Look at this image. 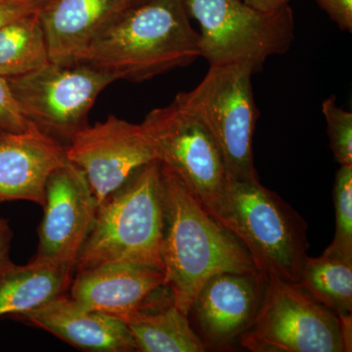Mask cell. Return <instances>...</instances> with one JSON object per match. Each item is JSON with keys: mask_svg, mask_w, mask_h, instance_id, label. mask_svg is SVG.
<instances>
[{"mask_svg": "<svg viewBox=\"0 0 352 352\" xmlns=\"http://www.w3.org/2000/svg\"><path fill=\"white\" fill-rule=\"evenodd\" d=\"M199 41L183 0H133L76 62L116 80L142 82L193 63L201 57Z\"/></svg>", "mask_w": 352, "mask_h": 352, "instance_id": "cell-1", "label": "cell"}, {"mask_svg": "<svg viewBox=\"0 0 352 352\" xmlns=\"http://www.w3.org/2000/svg\"><path fill=\"white\" fill-rule=\"evenodd\" d=\"M162 173L166 288L175 307L189 315L210 278L221 273L258 272L244 244L208 214L182 180L164 164Z\"/></svg>", "mask_w": 352, "mask_h": 352, "instance_id": "cell-2", "label": "cell"}, {"mask_svg": "<svg viewBox=\"0 0 352 352\" xmlns=\"http://www.w3.org/2000/svg\"><path fill=\"white\" fill-rule=\"evenodd\" d=\"M164 233L162 164L153 160L99 204L75 272L108 263L164 271Z\"/></svg>", "mask_w": 352, "mask_h": 352, "instance_id": "cell-3", "label": "cell"}, {"mask_svg": "<svg viewBox=\"0 0 352 352\" xmlns=\"http://www.w3.org/2000/svg\"><path fill=\"white\" fill-rule=\"evenodd\" d=\"M244 244L265 278L298 283L307 258V224L259 180H228L214 217Z\"/></svg>", "mask_w": 352, "mask_h": 352, "instance_id": "cell-4", "label": "cell"}, {"mask_svg": "<svg viewBox=\"0 0 352 352\" xmlns=\"http://www.w3.org/2000/svg\"><path fill=\"white\" fill-rule=\"evenodd\" d=\"M352 319L342 320L298 283L265 278L263 300L240 339L252 352L351 351Z\"/></svg>", "mask_w": 352, "mask_h": 352, "instance_id": "cell-5", "label": "cell"}, {"mask_svg": "<svg viewBox=\"0 0 352 352\" xmlns=\"http://www.w3.org/2000/svg\"><path fill=\"white\" fill-rule=\"evenodd\" d=\"M201 27V57L210 67L243 65L252 71L268 57L283 54L295 39L291 7L261 12L243 0H183Z\"/></svg>", "mask_w": 352, "mask_h": 352, "instance_id": "cell-6", "label": "cell"}, {"mask_svg": "<svg viewBox=\"0 0 352 352\" xmlns=\"http://www.w3.org/2000/svg\"><path fill=\"white\" fill-rule=\"evenodd\" d=\"M25 120L44 135L67 147L89 126L88 116L113 76L87 64L48 62L7 78Z\"/></svg>", "mask_w": 352, "mask_h": 352, "instance_id": "cell-7", "label": "cell"}, {"mask_svg": "<svg viewBox=\"0 0 352 352\" xmlns=\"http://www.w3.org/2000/svg\"><path fill=\"white\" fill-rule=\"evenodd\" d=\"M243 65L210 67L198 87L175 98L196 113L220 148L228 180H258L252 140L258 111L251 76Z\"/></svg>", "mask_w": 352, "mask_h": 352, "instance_id": "cell-8", "label": "cell"}, {"mask_svg": "<svg viewBox=\"0 0 352 352\" xmlns=\"http://www.w3.org/2000/svg\"><path fill=\"white\" fill-rule=\"evenodd\" d=\"M141 126L157 160L215 217L228 177L219 146L205 122L175 98L152 110Z\"/></svg>", "mask_w": 352, "mask_h": 352, "instance_id": "cell-9", "label": "cell"}, {"mask_svg": "<svg viewBox=\"0 0 352 352\" xmlns=\"http://www.w3.org/2000/svg\"><path fill=\"white\" fill-rule=\"evenodd\" d=\"M66 156L85 173L99 204L136 170L157 160L142 126L113 115L76 134L66 147Z\"/></svg>", "mask_w": 352, "mask_h": 352, "instance_id": "cell-10", "label": "cell"}, {"mask_svg": "<svg viewBox=\"0 0 352 352\" xmlns=\"http://www.w3.org/2000/svg\"><path fill=\"white\" fill-rule=\"evenodd\" d=\"M98 206L80 168L68 161L53 170L45 184L44 215L34 258L75 271L76 259L94 224Z\"/></svg>", "mask_w": 352, "mask_h": 352, "instance_id": "cell-11", "label": "cell"}, {"mask_svg": "<svg viewBox=\"0 0 352 352\" xmlns=\"http://www.w3.org/2000/svg\"><path fill=\"white\" fill-rule=\"evenodd\" d=\"M264 285L265 277L259 273H221L201 287L189 315L208 349H230L251 328Z\"/></svg>", "mask_w": 352, "mask_h": 352, "instance_id": "cell-12", "label": "cell"}, {"mask_svg": "<svg viewBox=\"0 0 352 352\" xmlns=\"http://www.w3.org/2000/svg\"><path fill=\"white\" fill-rule=\"evenodd\" d=\"M164 287V271L133 264H101L76 271L69 296L87 309L124 321Z\"/></svg>", "mask_w": 352, "mask_h": 352, "instance_id": "cell-13", "label": "cell"}, {"mask_svg": "<svg viewBox=\"0 0 352 352\" xmlns=\"http://www.w3.org/2000/svg\"><path fill=\"white\" fill-rule=\"evenodd\" d=\"M13 318L43 329L80 351H138L126 322L87 309L67 293Z\"/></svg>", "mask_w": 352, "mask_h": 352, "instance_id": "cell-14", "label": "cell"}, {"mask_svg": "<svg viewBox=\"0 0 352 352\" xmlns=\"http://www.w3.org/2000/svg\"><path fill=\"white\" fill-rule=\"evenodd\" d=\"M66 163V147L34 126L0 133V204L29 201L43 207L48 177Z\"/></svg>", "mask_w": 352, "mask_h": 352, "instance_id": "cell-15", "label": "cell"}, {"mask_svg": "<svg viewBox=\"0 0 352 352\" xmlns=\"http://www.w3.org/2000/svg\"><path fill=\"white\" fill-rule=\"evenodd\" d=\"M133 0H44L38 12L50 62L75 63L99 32Z\"/></svg>", "mask_w": 352, "mask_h": 352, "instance_id": "cell-16", "label": "cell"}, {"mask_svg": "<svg viewBox=\"0 0 352 352\" xmlns=\"http://www.w3.org/2000/svg\"><path fill=\"white\" fill-rule=\"evenodd\" d=\"M75 271L32 258L25 265L10 263L0 273V317H13L41 307L67 293Z\"/></svg>", "mask_w": 352, "mask_h": 352, "instance_id": "cell-17", "label": "cell"}, {"mask_svg": "<svg viewBox=\"0 0 352 352\" xmlns=\"http://www.w3.org/2000/svg\"><path fill=\"white\" fill-rule=\"evenodd\" d=\"M153 298L124 320L138 351L204 352L208 347L192 329L189 315L175 307L173 298L162 303Z\"/></svg>", "mask_w": 352, "mask_h": 352, "instance_id": "cell-18", "label": "cell"}, {"mask_svg": "<svg viewBox=\"0 0 352 352\" xmlns=\"http://www.w3.org/2000/svg\"><path fill=\"white\" fill-rule=\"evenodd\" d=\"M298 284L342 320L352 319L351 254L330 245L320 256H307Z\"/></svg>", "mask_w": 352, "mask_h": 352, "instance_id": "cell-19", "label": "cell"}, {"mask_svg": "<svg viewBox=\"0 0 352 352\" xmlns=\"http://www.w3.org/2000/svg\"><path fill=\"white\" fill-rule=\"evenodd\" d=\"M50 62L38 13L0 28V76L9 78Z\"/></svg>", "mask_w": 352, "mask_h": 352, "instance_id": "cell-20", "label": "cell"}, {"mask_svg": "<svg viewBox=\"0 0 352 352\" xmlns=\"http://www.w3.org/2000/svg\"><path fill=\"white\" fill-rule=\"evenodd\" d=\"M336 233L332 247L352 256V166H340L333 184Z\"/></svg>", "mask_w": 352, "mask_h": 352, "instance_id": "cell-21", "label": "cell"}, {"mask_svg": "<svg viewBox=\"0 0 352 352\" xmlns=\"http://www.w3.org/2000/svg\"><path fill=\"white\" fill-rule=\"evenodd\" d=\"M322 112L336 161L340 166H352V113L338 107L333 95L323 102Z\"/></svg>", "mask_w": 352, "mask_h": 352, "instance_id": "cell-22", "label": "cell"}, {"mask_svg": "<svg viewBox=\"0 0 352 352\" xmlns=\"http://www.w3.org/2000/svg\"><path fill=\"white\" fill-rule=\"evenodd\" d=\"M32 126L21 112L8 80L0 76V133H23Z\"/></svg>", "mask_w": 352, "mask_h": 352, "instance_id": "cell-23", "label": "cell"}, {"mask_svg": "<svg viewBox=\"0 0 352 352\" xmlns=\"http://www.w3.org/2000/svg\"><path fill=\"white\" fill-rule=\"evenodd\" d=\"M44 0H0V28L38 13Z\"/></svg>", "mask_w": 352, "mask_h": 352, "instance_id": "cell-24", "label": "cell"}, {"mask_svg": "<svg viewBox=\"0 0 352 352\" xmlns=\"http://www.w3.org/2000/svg\"><path fill=\"white\" fill-rule=\"evenodd\" d=\"M340 29L352 31V0H316Z\"/></svg>", "mask_w": 352, "mask_h": 352, "instance_id": "cell-25", "label": "cell"}, {"mask_svg": "<svg viewBox=\"0 0 352 352\" xmlns=\"http://www.w3.org/2000/svg\"><path fill=\"white\" fill-rule=\"evenodd\" d=\"M13 233L6 219L0 217V273L9 264L12 263L10 259L11 242Z\"/></svg>", "mask_w": 352, "mask_h": 352, "instance_id": "cell-26", "label": "cell"}, {"mask_svg": "<svg viewBox=\"0 0 352 352\" xmlns=\"http://www.w3.org/2000/svg\"><path fill=\"white\" fill-rule=\"evenodd\" d=\"M245 4L261 11V12H274L289 6V0H243Z\"/></svg>", "mask_w": 352, "mask_h": 352, "instance_id": "cell-27", "label": "cell"}, {"mask_svg": "<svg viewBox=\"0 0 352 352\" xmlns=\"http://www.w3.org/2000/svg\"><path fill=\"white\" fill-rule=\"evenodd\" d=\"M134 1H141V0H134Z\"/></svg>", "mask_w": 352, "mask_h": 352, "instance_id": "cell-28", "label": "cell"}]
</instances>
